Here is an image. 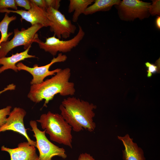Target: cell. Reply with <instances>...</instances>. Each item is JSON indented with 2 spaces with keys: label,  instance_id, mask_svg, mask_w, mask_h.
<instances>
[{
  "label": "cell",
  "instance_id": "obj_18",
  "mask_svg": "<svg viewBox=\"0 0 160 160\" xmlns=\"http://www.w3.org/2000/svg\"><path fill=\"white\" fill-rule=\"evenodd\" d=\"M7 90H8L7 88H5L4 90L0 91V94ZM11 108L12 106L9 105L6 108L0 109V128L5 123L7 116L9 114Z\"/></svg>",
  "mask_w": 160,
  "mask_h": 160
},
{
  "label": "cell",
  "instance_id": "obj_4",
  "mask_svg": "<svg viewBox=\"0 0 160 160\" xmlns=\"http://www.w3.org/2000/svg\"><path fill=\"white\" fill-rule=\"evenodd\" d=\"M41 24H37L27 29L22 28L20 30L18 28L14 30V36L10 41L0 44V58L6 57L8 53L15 47L23 46L25 50L31 46L37 32L43 27Z\"/></svg>",
  "mask_w": 160,
  "mask_h": 160
},
{
  "label": "cell",
  "instance_id": "obj_14",
  "mask_svg": "<svg viewBox=\"0 0 160 160\" xmlns=\"http://www.w3.org/2000/svg\"><path fill=\"white\" fill-rule=\"evenodd\" d=\"M31 47V46L29 47L23 52L12 54L10 57L0 58V65H2L0 67V73L8 69H12L17 72L18 71L16 64L18 62L26 59L36 57L35 55H30L28 53Z\"/></svg>",
  "mask_w": 160,
  "mask_h": 160
},
{
  "label": "cell",
  "instance_id": "obj_17",
  "mask_svg": "<svg viewBox=\"0 0 160 160\" xmlns=\"http://www.w3.org/2000/svg\"><path fill=\"white\" fill-rule=\"evenodd\" d=\"M17 19L15 16L13 15L9 17L8 13H6L4 17L0 22V32L1 37L0 39V44L8 40V38L13 33L12 32L8 33V26L9 23Z\"/></svg>",
  "mask_w": 160,
  "mask_h": 160
},
{
  "label": "cell",
  "instance_id": "obj_6",
  "mask_svg": "<svg viewBox=\"0 0 160 160\" xmlns=\"http://www.w3.org/2000/svg\"><path fill=\"white\" fill-rule=\"evenodd\" d=\"M30 125L32 129V131L34 132L33 136L36 140V147L39 154V160H52V158L56 156L64 159L67 157L64 149L51 142L46 136L45 130L41 131L39 129L35 121H31Z\"/></svg>",
  "mask_w": 160,
  "mask_h": 160
},
{
  "label": "cell",
  "instance_id": "obj_26",
  "mask_svg": "<svg viewBox=\"0 0 160 160\" xmlns=\"http://www.w3.org/2000/svg\"><path fill=\"white\" fill-rule=\"evenodd\" d=\"M155 24L156 28L160 29V17L158 16L155 20Z\"/></svg>",
  "mask_w": 160,
  "mask_h": 160
},
{
  "label": "cell",
  "instance_id": "obj_12",
  "mask_svg": "<svg viewBox=\"0 0 160 160\" xmlns=\"http://www.w3.org/2000/svg\"><path fill=\"white\" fill-rule=\"evenodd\" d=\"M1 150L9 153L10 160H39L35 147L28 142L20 143L18 145L17 147L14 148L3 145Z\"/></svg>",
  "mask_w": 160,
  "mask_h": 160
},
{
  "label": "cell",
  "instance_id": "obj_19",
  "mask_svg": "<svg viewBox=\"0 0 160 160\" xmlns=\"http://www.w3.org/2000/svg\"><path fill=\"white\" fill-rule=\"evenodd\" d=\"M9 8L15 10L17 9L15 0H0V13H5L6 10Z\"/></svg>",
  "mask_w": 160,
  "mask_h": 160
},
{
  "label": "cell",
  "instance_id": "obj_1",
  "mask_svg": "<svg viewBox=\"0 0 160 160\" xmlns=\"http://www.w3.org/2000/svg\"><path fill=\"white\" fill-rule=\"evenodd\" d=\"M71 70L68 68L60 69L51 78L38 84L31 86L28 97L32 101L38 103L45 100L44 106L58 94L62 96L73 95L74 84L69 81Z\"/></svg>",
  "mask_w": 160,
  "mask_h": 160
},
{
  "label": "cell",
  "instance_id": "obj_23",
  "mask_svg": "<svg viewBox=\"0 0 160 160\" xmlns=\"http://www.w3.org/2000/svg\"><path fill=\"white\" fill-rule=\"evenodd\" d=\"M16 6L23 7L25 9L28 10L31 9L30 1L28 0H15Z\"/></svg>",
  "mask_w": 160,
  "mask_h": 160
},
{
  "label": "cell",
  "instance_id": "obj_13",
  "mask_svg": "<svg viewBox=\"0 0 160 160\" xmlns=\"http://www.w3.org/2000/svg\"><path fill=\"white\" fill-rule=\"evenodd\" d=\"M118 139L121 141L124 149L122 150L124 160H145L143 150L133 141L129 134L124 136H118Z\"/></svg>",
  "mask_w": 160,
  "mask_h": 160
},
{
  "label": "cell",
  "instance_id": "obj_16",
  "mask_svg": "<svg viewBox=\"0 0 160 160\" xmlns=\"http://www.w3.org/2000/svg\"><path fill=\"white\" fill-rule=\"evenodd\" d=\"M119 0H95L86 9L83 14L92 15L99 11L109 10L114 5H118L121 2Z\"/></svg>",
  "mask_w": 160,
  "mask_h": 160
},
{
  "label": "cell",
  "instance_id": "obj_7",
  "mask_svg": "<svg viewBox=\"0 0 160 160\" xmlns=\"http://www.w3.org/2000/svg\"><path fill=\"white\" fill-rule=\"evenodd\" d=\"M47 16L51 23L50 30L54 33V36L60 39H66L74 34L76 29L71 21L67 19L65 15L59 10L52 8L46 10Z\"/></svg>",
  "mask_w": 160,
  "mask_h": 160
},
{
  "label": "cell",
  "instance_id": "obj_10",
  "mask_svg": "<svg viewBox=\"0 0 160 160\" xmlns=\"http://www.w3.org/2000/svg\"><path fill=\"white\" fill-rule=\"evenodd\" d=\"M26 113L23 108L19 107L14 108L7 118L5 123L0 127V133L11 130L19 133L24 136L31 145L36 147V141L30 138L24 125L23 119Z\"/></svg>",
  "mask_w": 160,
  "mask_h": 160
},
{
  "label": "cell",
  "instance_id": "obj_21",
  "mask_svg": "<svg viewBox=\"0 0 160 160\" xmlns=\"http://www.w3.org/2000/svg\"><path fill=\"white\" fill-rule=\"evenodd\" d=\"M145 65L147 68V76L150 77L153 74L156 73L158 70V66L154 64L147 62L145 63Z\"/></svg>",
  "mask_w": 160,
  "mask_h": 160
},
{
  "label": "cell",
  "instance_id": "obj_15",
  "mask_svg": "<svg viewBox=\"0 0 160 160\" xmlns=\"http://www.w3.org/2000/svg\"><path fill=\"white\" fill-rule=\"evenodd\" d=\"M94 0H70L68 12L69 13L73 12L72 21L76 22L80 15L86 9L94 2Z\"/></svg>",
  "mask_w": 160,
  "mask_h": 160
},
{
  "label": "cell",
  "instance_id": "obj_11",
  "mask_svg": "<svg viewBox=\"0 0 160 160\" xmlns=\"http://www.w3.org/2000/svg\"><path fill=\"white\" fill-rule=\"evenodd\" d=\"M30 1L31 5L30 9L26 11L23 9L12 10L7 9L5 13L17 14L21 16V19L29 22L31 25L40 24L44 27H49L51 23L48 18L46 10L40 8Z\"/></svg>",
  "mask_w": 160,
  "mask_h": 160
},
{
  "label": "cell",
  "instance_id": "obj_25",
  "mask_svg": "<svg viewBox=\"0 0 160 160\" xmlns=\"http://www.w3.org/2000/svg\"><path fill=\"white\" fill-rule=\"evenodd\" d=\"M76 160H95V159L89 154L82 153L80 155L78 159Z\"/></svg>",
  "mask_w": 160,
  "mask_h": 160
},
{
  "label": "cell",
  "instance_id": "obj_8",
  "mask_svg": "<svg viewBox=\"0 0 160 160\" xmlns=\"http://www.w3.org/2000/svg\"><path fill=\"white\" fill-rule=\"evenodd\" d=\"M151 4L138 0H123L117 5L121 19L133 20L137 18L141 20L146 18Z\"/></svg>",
  "mask_w": 160,
  "mask_h": 160
},
{
  "label": "cell",
  "instance_id": "obj_3",
  "mask_svg": "<svg viewBox=\"0 0 160 160\" xmlns=\"http://www.w3.org/2000/svg\"><path fill=\"white\" fill-rule=\"evenodd\" d=\"M36 121L40 123L51 140L72 148V127L60 114L49 111L42 114Z\"/></svg>",
  "mask_w": 160,
  "mask_h": 160
},
{
  "label": "cell",
  "instance_id": "obj_9",
  "mask_svg": "<svg viewBox=\"0 0 160 160\" xmlns=\"http://www.w3.org/2000/svg\"><path fill=\"white\" fill-rule=\"evenodd\" d=\"M67 58L66 55L60 53L56 57H54L49 63L44 66H39L36 64L33 65V67L31 68L27 66L22 62L18 63L16 64V66L18 71L24 70L32 75L33 78L30 82L31 85L38 84L42 82L46 77L55 75L60 69L61 68H57L49 71V68L53 64L56 63L64 62Z\"/></svg>",
  "mask_w": 160,
  "mask_h": 160
},
{
  "label": "cell",
  "instance_id": "obj_5",
  "mask_svg": "<svg viewBox=\"0 0 160 160\" xmlns=\"http://www.w3.org/2000/svg\"><path fill=\"white\" fill-rule=\"evenodd\" d=\"M78 33L73 38L67 40H60L55 36L47 38L45 41H41L37 34L33 42L37 43L39 48L45 52L49 53L53 56L58 52L66 53L71 51L77 46L83 39L85 33L82 27L78 25Z\"/></svg>",
  "mask_w": 160,
  "mask_h": 160
},
{
  "label": "cell",
  "instance_id": "obj_24",
  "mask_svg": "<svg viewBox=\"0 0 160 160\" xmlns=\"http://www.w3.org/2000/svg\"><path fill=\"white\" fill-rule=\"evenodd\" d=\"M40 8L46 10L47 8L45 0H30Z\"/></svg>",
  "mask_w": 160,
  "mask_h": 160
},
{
  "label": "cell",
  "instance_id": "obj_20",
  "mask_svg": "<svg viewBox=\"0 0 160 160\" xmlns=\"http://www.w3.org/2000/svg\"><path fill=\"white\" fill-rule=\"evenodd\" d=\"M149 9V14L152 15H160V1L159 0H152Z\"/></svg>",
  "mask_w": 160,
  "mask_h": 160
},
{
  "label": "cell",
  "instance_id": "obj_2",
  "mask_svg": "<svg viewBox=\"0 0 160 160\" xmlns=\"http://www.w3.org/2000/svg\"><path fill=\"white\" fill-rule=\"evenodd\" d=\"M96 108L93 104L74 97L64 99L59 106L60 114L76 132L84 129L89 132L94 131L96 125L93 120V110Z\"/></svg>",
  "mask_w": 160,
  "mask_h": 160
},
{
  "label": "cell",
  "instance_id": "obj_22",
  "mask_svg": "<svg viewBox=\"0 0 160 160\" xmlns=\"http://www.w3.org/2000/svg\"><path fill=\"white\" fill-rule=\"evenodd\" d=\"M61 1L60 0H45L47 9L52 8L59 10Z\"/></svg>",
  "mask_w": 160,
  "mask_h": 160
}]
</instances>
